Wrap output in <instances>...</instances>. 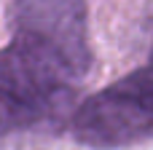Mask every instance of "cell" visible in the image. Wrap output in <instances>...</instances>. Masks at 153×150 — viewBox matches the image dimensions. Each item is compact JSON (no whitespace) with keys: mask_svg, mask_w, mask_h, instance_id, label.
Wrapping results in <instances>:
<instances>
[{"mask_svg":"<svg viewBox=\"0 0 153 150\" xmlns=\"http://www.w3.org/2000/svg\"><path fill=\"white\" fill-rule=\"evenodd\" d=\"M91 51H78L38 30L13 27L0 48V134L32 129L59 113L89 72Z\"/></svg>","mask_w":153,"mask_h":150,"instance_id":"1","label":"cell"},{"mask_svg":"<svg viewBox=\"0 0 153 150\" xmlns=\"http://www.w3.org/2000/svg\"><path fill=\"white\" fill-rule=\"evenodd\" d=\"M73 137L94 150H116L153 137V64L91 94L73 115Z\"/></svg>","mask_w":153,"mask_h":150,"instance_id":"2","label":"cell"}]
</instances>
